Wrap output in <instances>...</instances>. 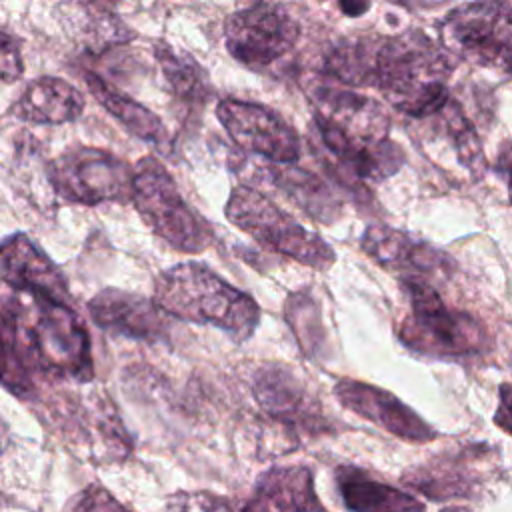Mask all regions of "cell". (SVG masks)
<instances>
[{"mask_svg": "<svg viewBox=\"0 0 512 512\" xmlns=\"http://www.w3.org/2000/svg\"><path fill=\"white\" fill-rule=\"evenodd\" d=\"M410 298V314L398 338L412 350L434 356H470L486 348L488 334L470 314L450 308L426 280H402Z\"/></svg>", "mask_w": 512, "mask_h": 512, "instance_id": "52a82bcc", "label": "cell"}, {"mask_svg": "<svg viewBox=\"0 0 512 512\" xmlns=\"http://www.w3.org/2000/svg\"><path fill=\"white\" fill-rule=\"evenodd\" d=\"M226 218L260 246L288 256L304 266L328 270L336 256L316 232L304 228L266 194L252 186H234L226 208Z\"/></svg>", "mask_w": 512, "mask_h": 512, "instance_id": "5b68a950", "label": "cell"}, {"mask_svg": "<svg viewBox=\"0 0 512 512\" xmlns=\"http://www.w3.org/2000/svg\"><path fill=\"white\" fill-rule=\"evenodd\" d=\"M314 110L320 142L346 176L380 182L402 166L404 152L388 138L390 120L376 100L340 88H320L314 94Z\"/></svg>", "mask_w": 512, "mask_h": 512, "instance_id": "7a4b0ae2", "label": "cell"}, {"mask_svg": "<svg viewBox=\"0 0 512 512\" xmlns=\"http://www.w3.org/2000/svg\"><path fill=\"white\" fill-rule=\"evenodd\" d=\"M254 496L280 512H326L306 466H274L254 484Z\"/></svg>", "mask_w": 512, "mask_h": 512, "instance_id": "d6986e66", "label": "cell"}, {"mask_svg": "<svg viewBox=\"0 0 512 512\" xmlns=\"http://www.w3.org/2000/svg\"><path fill=\"white\" fill-rule=\"evenodd\" d=\"M334 396L344 408L382 426L386 432L398 438L410 442H428L436 436V432L414 410H410L394 394L374 384L342 378L334 386Z\"/></svg>", "mask_w": 512, "mask_h": 512, "instance_id": "9a60e30c", "label": "cell"}, {"mask_svg": "<svg viewBox=\"0 0 512 512\" xmlns=\"http://www.w3.org/2000/svg\"><path fill=\"white\" fill-rule=\"evenodd\" d=\"M48 180L60 198L96 206L132 196L134 168L108 150L78 146L52 160Z\"/></svg>", "mask_w": 512, "mask_h": 512, "instance_id": "9c48e42d", "label": "cell"}, {"mask_svg": "<svg viewBox=\"0 0 512 512\" xmlns=\"http://www.w3.org/2000/svg\"><path fill=\"white\" fill-rule=\"evenodd\" d=\"M84 110V96L62 78L42 76L32 80L12 106V114L30 124H64Z\"/></svg>", "mask_w": 512, "mask_h": 512, "instance_id": "e0dca14e", "label": "cell"}, {"mask_svg": "<svg viewBox=\"0 0 512 512\" xmlns=\"http://www.w3.org/2000/svg\"><path fill=\"white\" fill-rule=\"evenodd\" d=\"M268 174H270L268 176L270 182L278 190H282L288 198H292L312 218L322 222H332L338 216V210H340L338 198L314 174L294 168L292 164L270 166Z\"/></svg>", "mask_w": 512, "mask_h": 512, "instance_id": "44dd1931", "label": "cell"}, {"mask_svg": "<svg viewBox=\"0 0 512 512\" xmlns=\"http://www.w3.org/2000/svg\"><path fill=\"white\" fill-rule=\"evenodd\" d=\"M494 422L508 434H512V388L500 386V406L494 414Z\"/></svg>", "mask_w": 512, "mask_h": 512, "instance_id": "83f0119b", "label": "cell"}, {"mask_svg": "<svg viewBox=\"0 0 512 512\" xmlns=\"http://www.w3.org/2000/svg\"><path fill=\"white\" fill-rule=\"evenodd\" d=\"M166 512H242L234 504V500L206 492H176L166 502Z\"/></svg>", "mask_w": 512, "mask_h": 512, "instance_id": "d4e9b609", "label": "cell"}, {"mask_svg": "<svg viewBox=\"0 0 512 512\" xmlns=\"http://www.w3.org/2000/svg\"><path fill=\"white\" fill-rule=\"evenodd\" d=\"M156 60L170 86V90L186 104H204L210 98V82L204 68L184 52L174 50L170 44H156Z\"/></svg>", "mask_w": 512, "mask_h": 512, "instance_id": "7402d4cb", "label": "cell"}, {"mask_svg": "<svg viewBox=\"0 0 512 512\" xmlns=\"http://www.w3.org/2000/svg\"><path fill=\"white\" fill-rule=\"evenodd\" d=\"M24 62L18 48V42L6 34L0 32V80L2 82H14L22 76Z\"/></svg>", "mask_w": 512, "mask_h": 512, "instance_id": "4316f807", "label": "cell"}, {"mask_svg": "<svg viewBox=\"0 0 512 512\" xmlns=\"http://www.w3.org/2000/svg\"><path fill=\"white\" fill-rule=\"evenodd\" d=\"M252 392L258 406L288 428L308 432L326 428L318 402L288 366H264L254 378Z\"/></svg>", "mask_w": 512, "mask_h": 512, "instance_id": "5bb4252c", "label": "cell"}, {"mask_svg": "<svg viewBox=\"0 0 512 512\" xmlns=\"http://www.w3.org/2000/svg\"><path fill=\"white\" fill-rule=\"evenodd\" d=\"M88 312L94 324L108 332L148 344L168 340V314L142 294L104 288L90 298Z\"/></svg>", "mask_w": 512, "mask_h": 512, "instance_id": "4fadbf2b", "label": "cell"}, {"mask_svg": "<svg viewBox=\"0 0 512 512\" xmlns=\"http://www.w3.org/2000/svg\"><path fill=\"white\" fill-rule=\"evenodd\" d=\"M340 496L352 512H426L408 492L376 482L356 468H340L336 474Z\"/></svg>", "mask_w": 512, "mask_h": 512, "instance_id": "ffe728a7", "label": "cell"}, {"mask_svg": "<svg viewBox=\"0 0 512 512\" xmlns=\"http://www.w3.org/2000/svg\"><path fill=\"white\" fill-rule=\"evenodd\" d=\"M340 8H342L346 14H352V16H356V14L364 12V10L368 8V4H348V2H342V4H340Z\"/></svg>", "mask_w": 512, "mask_h": 512, "instance_id": "4dcf8cb0", "label": "cell"}, {"mask_svg": "<svg viewBox=\"0 0 512 512\" xmlns=\"http://www.w3.org/2000/svg\"><path fill=\"white\" fill-rule=\"evenodd\" d=\"M154 302L164 314L196 324H212L242 342L260 324V306L202 262H180L154 280Z\"/></svg>", "mask_w": 512, "mask_h": 512, "instance_id": "3957f363", "label": "cell"}, {"mask_svg": "<svg viewBox=\"0 0 512 512\" xmlns=\"http://www.w3.org/2000/svg\"><path fill=\"white\" fill-rule=\"evenodd\" d=\"M362 250L380 266L402 272V280H424L430 274H448L452 260L434 246L386 224L368 226L360 238Z\"/></svg>", "mask_w": 512, "mask_h": 512, "instance_id": "2e32d148", "label": "cell"}, {"mask_svg": "<svg viewBox=\"0 0 512 512\" xmlns=\"http://www.w3.org/2000/svg\"><path fill=\"white\" fill-rule=\"evenodd\" d=\"M0 278L32 298L70 304V290L62 270L24 232L0 242Z\"/></svg>", "mask_w": 512, "mask_h": 512, "instance_id": "7c38bea8", "label": "cell"}, {"mask_svg": "<svg viewBox=\"0 0 512 512\" xmlns=\"http://www.w3.org/2000/svg\"><path fill=\"white\" fill-rule=\"evenodd\" d=\"M84 80L98 104H102L108 114H112L130 134L154 144L162 154L172 152L168 130L152 110H148L128 94L120 92L116 86L108 84L94 72H86Z\"/></svg>", "mask_w": 512, "mask_h": 512, "instance_id": "ac0fdd59", "label": "cell"}, {"mask_svg": "<svg viewBox=\"0 0 512 512\" xmlns=\"http://www.w3.org/2000/svg\"><path fill=\"white\" fill-rule=\"evenodd\" d=\"M216 116L232 142L242 150L284 166L300 158V138L296 130L268 106L222 98L216 106Z\"/></svg>", "mask_w": 512, "mask_h": 512, "instance_id": "8fae6325", "label": "cell"}, {"mask_svg": "<svg viewBox=\"0 0 512 512\" xmlns=\"http://www.w3.org/2000/svg\"><path fill=\"white\" fill-rule=\"evenodd\" d=\"M498 172L504 174V178L508 180V188H510V200H512V148L504 150L500 160H498Z\"/></svg>", "mask_w": 512, "mask_h": 512, "instance_id": "f1b7e54d", "label": "cell"}, {"mask_svg": "<svg viewBox=\"0 0 512 512\" xmlns=\"http://www.w3.org/2000/svg\"><path fill=\"white\" fill-rule=\"evenodd\" d=\"M10 308L26 364L76 382L94 378L90 334L72 304L30 296L28 306L14 302Z\"/></svg>", "mask_w": 512, "mask_h": 512, "instance_id": "277c9868", "label": "cell"}, {"mask_svg": "<svg viewBox=\"0 0 512 512\" xmlns=\"http://www.w3.org/2000/svg\"><path fill=\"white\" fill-rule=\"evenodd\" d=\"M404 480L432 500L470 498L478 484L476 476L454 460L430 462L428 466L410 472Z\"/></svg>", "mask_w": 512, "mask_h": 512, "instance_id": "603a6c76", "label": "cell"}, {"mask_svg": "<svg viewBox=\"0 0 512 512\" xmlns=\"http://www.w3.org/2000/svg\"><path fill=\"white\" fill-rule=\"evenodd\" d=\"M328 76L348 86H370L414 118L434 116L448 98L454 58L420 30L360 36L340 42L324 62Z\"/></svg>", "mask_w": 512, "mask_h": 512, "instance_id": "6da1fadb", "label": "cell"}, {"mask_svg": "<svg viewBox=\"0 0 512 512\" xmlns=\"http://www.w3.org/2000/svg\"><path fill=\"white\" fill-rule=\"evenodd\" d=\"M440 512H472L470 508H464V506H448V508H444V510H440Z\"/></svg>", "mask_w": 512, "mask_h": 512, "instance_id": "1f68e13d", "label": "cell"}, {"mask_svg": "<svg viewBox=\"0 0 512 512\" xmlns=\"http://www.w3.org/2000/svg\"><path fill=\"white\" fill-rule=\"evenodd\" d=\"M440 40L452 58L512 76V4L468 2L452 8L440 24Z\"/></svg>", "mask_w": 512, "mask_h": 512, "instance_id": "ba28073f", "label": "cell"}, {"mask_svg": "<svg viewBox=\"0 0 512 512\" xmlns=\"http://www.w3.org/2000/svg\"><path fill=\"white\" fill-rule=\"evenodd\" d=\"M0 386L18 398L34 394V382L24 360L12 308H0Z\"/></svg>", "mask_w": 512, "mask_h": 512, "instance_id": "cb8c5ba5", "label": "cell"}, {"mask_svg": "<svg viewBox=\"0 0 512 512\" xmlns=\"http://www.w3.org/2000/svg\"><path fill=\"white\" fill-rule=\"evenodd\" d=\"M62 512H132L122 502H118L100 484H90L76 492L64 506Z\"/></svg>", "mask_w": 512, "mask_h": 512, "instance_id": "484cf974", "label": "cell"}, {"mask_svg": "<svg viewBox=\"0 0 512 512\" xmlns=\"http://www.w3.org/2000/svg\"><path fill=\"white\" fill-rule=\"evenodd\" d=\"M298 22L278 4L256 2L224 22V42L234 60L248 68H266L298 42Z\"/></svg>", "mask_w": 512, "mask_h": 512, "instance_id": "30bf717a", "label": "cell"}, {"mask_svg": "<svg viewBox=\"0 0 512 512\" xmlns=\"http://www.w3.org/2000/svg\"><path fill=\"white\" fill-rule=\"evenodd\" d=\"M132 202L146 226L174 250L204 252L212 240V226L184 200L170 172L152 156L134 168Z\"/></svg>", "mask_w": 512, "mask_h": 512, "instance_id": "8992f818", "label": "cell"}, {"mask_svg": "<svg viewBox=\"0 0 512 512\" xmlns=\"http://www.w3.org/2000/svg\"><path fill=\"white\" fill-rule=\"evenodd\" d=\"M242 512H272V508L266 504V502H262L260 498H252L244 508H242Z\"/></svg>", "mask_w": 512, "mask_h": 512, "instance_id": "f546056e", "label": "cell"}]
</instances>
